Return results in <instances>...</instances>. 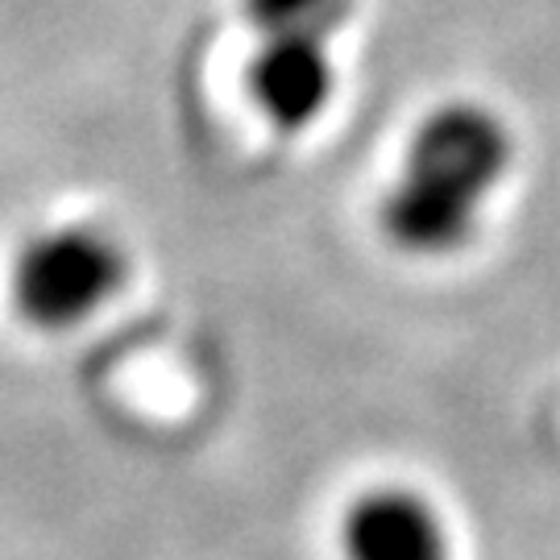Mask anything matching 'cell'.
<instances>
[{"label":"cell","instance_id":"obj_2","mask_svg":"<svg viewBox=\"0 0 560 560\" xmlns=\"http://www.w3.org/2000/svg\"><path fill=\"white\" fill-rule=\"evenodd\" d=\"M129 279L120 241L96 224H55L25 241L13 261V303L46 332H67L113 303Z\"/></svg>","mask_w":560,"mask_h":560},{"label":"cell","instance_id":"obj_3","mask_svg":"<svg viewBox=\"0 0 560 560\" xmlns=\"http://www.w3.org/2000/svg\"><path fill=\"white\" fill-rule=\"evenodd\" d=\"M340 552L345 560H453V532L420 490L374 486L345 511Z\"/></svg>","mask_w":560,"mask_h":560},{"label":"cell","instance_id":"obj_1","mask_svg":"<svg viewBox=\"0 0 560 560\" xmlns=\"http://www.w3.org/2000/svg\"><path fill=\"white\" fill-rule=\"evenodd\" d=\"M515 159L511 129L486 104H441L407 141L399 179L382 200V233L411 258L469 245Z\"/></svg>","mask_w":560,"mask_h":560},{"label":"cell","instance_id":"obj_5","mask_svg":"<svg viewBox=\"0 0 560 560\" xmlns=\"http://www.w3.org/2000/svg\"><path fill=\"white\" fill-rule=\"evenodd\" d=\"M332 9V0H261V13L270 30H320V18Z\"/></svg>","mask_w":560,"mask_h":560},{"label":"cell","instance_id":"obj_4","mask_svg":"<svg viewBox=\"0 0 560 560\" xmlns=\"http://www.w3.org/2000/svg\"><path fill=\"white\" fill-rule=\"evenodd\" d=\"M254 101L279 129H307L332 104L337 67L316 30H270L249 67Z\"/></svg>","mask_w":560,"mask_h":560}]
</instances>
